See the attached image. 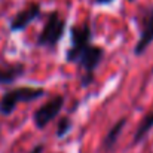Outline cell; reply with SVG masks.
<instances>
[{
  "label": "cell",
  "instance_id": "6",
  "mask_svg": "<svg viewBox=\"0 0 153 153\" xmlns=\"http://www.w3.org/2000/svg\"><path fill=\"white\" fill-rule=\"evenodd\" d=\"M42 15V7L39 3H30L25 9L19 10L12 19H10V24H9V30L12 33L15 31H24L33 21H36L37 18H40Z\"/></svg>",
  "mask_w": 153,
  "mask_h": 153
},
{
  "label": "cell",
  "instance_id": "13",
  "mask_svg": "<svg viewBox=\"0 0 153 153\" xmlns=\"http://www.w3.org/2000/svg\"><path fill=\"white\" fill-rule=\"evenodd\" d=\"M128 1H134V0H128Z\"/></svg>",
  "mask_w": 153,
  "mask_h": 153
},
{
  "label": "cell",
  "instance_id": "8",
  "mask_svg": "<svg viewBox=\"0 0 153 153\" xmlns=\"http://www.w3.org/2000/svg\"><path fill=\"white\" fill-rule=\"evenodd\" d=\"M25 73L24 64H4L0 65V85H10Z\"/></svg>",
  "mask_w": 153,
  "mask_h": 153
},
{
  "label": "cell",
  "instance_id": "2",
  "mask_svg": "<svg viewBox=\"0 0 153 153\" xmlns=\"http://www.w3.org/2000/svg\"><path fill=\"white\" fill-rule=\"evenodd\" d=\"M46 94L43 88H33V86H19L15 89H9L0 98V114L9 116L19 102H31L42 98Z\"/></svg>",
  "mask_w": 153,
  "mask_h": 153
},
{
  "label": "cell",
  "instance_id": "11",
  "mask_svg": "<svg viewBox=\"0 0 153 153\" xmlns=\"http://www.w3.org/2000/svg\"><path fill=\"white\" fill-rule=\"evenodd\" d=\"M30 153H43V144H37Z\"/></svg>",
  "mask_w": 153,
  "mask_h": 153
},
{
  "label": "cell",
  "instance_id": "7",
  "mask_svg": "<svg viewBox=\"0 0 153 153\" xmlns=\"http://www.w3.org/2000/svg\"><path fill=\"white\" fill-rule=\"evenodd\" d=\"M125 125H126V117H120V119L110 128V131H108V132L105 134V137L102 138L101 150H104L105 153L113 152V149H114V146L117 144V140H119V137H120V134H122Z\"/></svg>",
  "mask_w": 153,
  "mask_h": 153
},
{
  "label": "cell",
  "instance_id": "4",
  "mask_svg": "<svg viewBox=\"0 0 153 153\" xmlns=\"http://www.w3.org/2000/svg\"><path fill=\"white\" fill-rule=\"evenodd\" d=\"M140 28V36L134 48V55H143L153 43V4L144 7L135 18Z\"/></svg>",
  "mask_w": 153,
  "mask_h": 153
},
{
  "label": "cell",
  "instance_id": "1",
  "mask_svg": "<svg viewBox=\"0 0 153 153\" xmlns=\"http://www.w3.org/2000/svg\"><path fill=\"white\" fill-rule=\"evenodd\" d=\"M92 31L88 22L80 25H73L70 28V40L71 46L65 52V61L76 64L83 71L80 77V86L86 88L94 83L95 70L101 64L104 58V51L100 46L91 45Z\"/></svg>",
  "mask_w": 153,
  "mask_h": 153
},
{
  "label": "cell",
  "instance_id": "10",
  "mask_svg": "<svg viewBox=\"0 0 153 153\" xmlns=\"http://www.w3.org/2000/svg\"><path fill=\"white\" fill-rule=\"evenodd\" d=\"M71 126H73V122H71V117L68 116H64L59 119V122L56 123V129H55V137L56 138H62L65 137L70 131H71Z\"/></svg>",
  "mask_w": 153,
  "mask_h": 153
},
{
  "label": "cell",
  "instance_id": "5",
  "mask_svg": "<svg viewBox=\"0 0 153 153\" xmlns=\"http://www.w3.org/2000/svg\"><path fill=\"white\" fill-rule=\"evenodd\" d=\"M64 107V97L62 95H55L49 101L43 105H40L33 116V122L36 125L37 129H43L48 123H51L52 120L61 113Z\"/></svg>",
  "mask_w": 153,
  "mask_h": 153
},
{
  "label": "cell",
  "instance_id": "12",
  "mask_svg": "<svg viewBox=\"0 0 153 153\" xmlns=\"http://www.w3.org/2000/svg\"><path fill=\"white\" fill-rule=\"evenodd\" d=\"M114 0H95V4H110Z\"/></svg>",
  "mask_w": 153,
  "mask_h": 153
},
{
  "label": "cell",
  "instance_id": "3",
  "mask_svg": "<svg viewBox=\"0 0 153 153\" xmlns=\"http://www.w3.org/2000/svg\"><path fill=\"white\" fill-rule=\"evenodd\" d=\"M64 33H65V21L61 18L58 10H52L46 18L42 31L37 36L36 45L39 48H46L49 51H53L59 43V40L62 39Z\"/></svg>",
  "mask_w": 153,
  "mask_h": 153
},
{
  "label": "cell",
  "instance_id": "9",
  "mask_svg": "<svg viewBox=\"0 0 153 153\" xmlns=\"http://www.w3.org/2000/svg\"><path fill=\"white\" fill-rule=\"evenodd\" d=\"M152 128H153V108L143 117V120L138 123L137 131H135V134H134V144L141 143V141L146 138V135L152 131Z\"/></svg>",
  "mask_w": 153,
  "mask_h": 153
}]
</instances>
